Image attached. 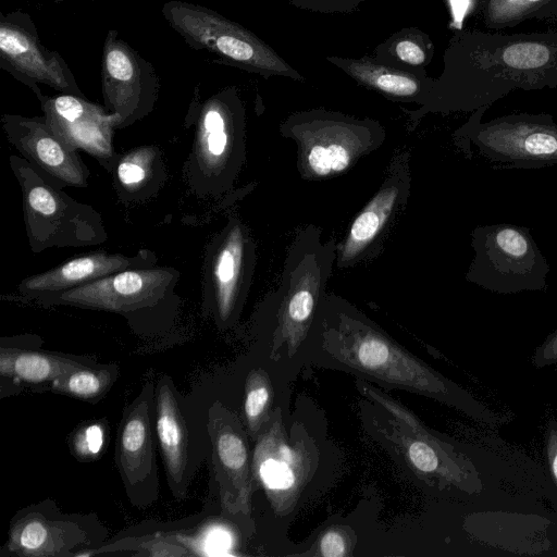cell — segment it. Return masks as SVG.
<instances>
[{
    "label": "cell",
    "instance_id": "8fae6325",
    "mask_svg": "<svg viewBox=\"0 0 557 557\" xmlns=\"http://www.w3.org/2000/svg\"><path fill=\"white\" fill-rule=\"evenodd\" d=\"M256 245L248 227L235 214L206 247L201 307L220 330L233 326L246 301L256 267Z\"/></svg>",
    "mask_w": 557,
    "mask_h": 557
},
{
    "label": "cell",
    "instance_id": "44dd1931",
    "mask_svg": "<svg viewBox=\"0 0 557 557\" xmlns=\"http://www.w3.org/2000/svg\"><path fill=\"white\" fill-rule=\"evenodd\" d=\"M154 431L169 487L175 499L183 500L203 454L195 441L181 396L166 374L156 383Z\"/></svg>",
    "mask_w": 557,
    "mask_h": 557
},
{
    "label": "cell",
    "instance_id": "d6a6232c",
    "mask_svg": "<svg viewBox=\"0 0 557 557\" xmlns=\"http://www.w3.org/2000/svg\"><path fill=\"white\" fill-rule=\"evenodd\" d=\"M357 537L354 530L347 525L327 528L313 543L308 552L299 556L349 557L354 554Z\"/></svg>",
    "mask_w": 557,
    "mask_h": 557
},
{
    "label": "cell",
    "instance_id": "d6986e66",
    "mask_svg": "<svg viewBox=\"0 0 557 557\" xmlns=\"http://www.w3.org/2000/svg\"><path fill=\"white\" fill-rule=\"evenodd\" d=\"M1 123L9 143L40 175L63 189L88 186L90 171L78 150L61 139L45 116L2 114Z\"/></svg>",
    "mask_w": 557,
    "mask_h": 557
},
{
    "label": "cell",
    "instance_id": "cb8c5ba5",
    "mask_svg": "<svg viewBox=\"0 0 557 557\" xmlns=\"http://www.w3.org/2000/svg\"><path fill=\"white\" fill-rule=\"evenodd\" d=\"M326 60L359 85L397 101L423 106L433 86V78L425 70H403L368 55L360 59L330 55Z\"/></svg>",
    "mask_w": 557,
    "mask_h": 557
},
{
    "label": "cell",
    "instance_id": "f1b7e54d",
    "mask_svg": "<svg viewBox=\"0 0 557 557\" xmlns=\"http://www.w3.org/2000/svg\"><path fill=\"white\" fill-rule=\"evenodd\" d=\"M119 374L117 364L96 362L69 371L55 380L49 391L95 404L108 394Z\"/></svg>",
    "mask_w": 557,
    "mask_h": 557
},
{
    "label": "cell",
    "instance_id": "ffe728a7",
    "mask_svg": "<svg viewBox=\"0 0 557 557\" xmlns=\"http://www.w3.org/2000/svg\"><path fill=\"white\" fill-rule=\"evenodd\" d=\"M44 116L54 133L71 148L84 150L107 171H112L119 152L113 136L117 116L86 99L69 94L38 99Z\"/></svg>",
    "mask_w": 557,
    "mask_h": 557
},
{
    "label": "cell",
    "instance_id": "d4e9b609",
    "mask_svg": "<svg viewBox=\"0 0 557 557\" xmlns=\"http://www.w3.org/2000/svg\"><path fill=\"white\" fill-rule=\"evenodd\" d=\"M120 201L138 203L154 197L168 180L162 150L141 145L120 153L111 171Z\"/></svg>",
    "mask_w": 557,
    "mask_h": 557
},
{
    "label": "cell",
    "instance_id": "8992f818",
    "mask_svg": "<svg viewBox=\"0 0 557 557\" xmlns=\"http://www.w3.org/2000/svg\"><path fill=\"white\" fill-rule=\"evenodd\" d=\"M9 164L21 188L25 232L33 252L108 240L102 216L90 205L76 201L22 156L11 154Z\"/></svg>",
    "mask_w": 557,
    "mask_h": 557
},
{
    "label": "cell",
    "instance_id": "7c38bea8",
    "mask_svg": "<svg viewBox=\"0 0 557 557\" xmlns=\"http://www.w3.org/2000/svg\"><path fill=\"white\" fill-rule=\"evenodd\" d=\"M108 529L95 513H66L51 499L16 511L1 555L81 557L106 543Z\"/></svg>",
    "mask_w": 557,
    "mask_h": 557
},
{
    "label": "cell",
    "instance_id": "d590c367",
    "mask_svg": "<svg viewBox=\"0 0 557 557\" xmlns=\"http://www.w3.org/2000/svg\"><path fill=\"white\" fill-rule=\"evenodd\" d=\"M531 362L540 369L557 364V329L535 348Z\"/></svg>",
    "mask_w": 557,
    "mask_h": 557
},
{
    "label": "cell",
    "instance_id": "5bb4252c",
    "mask_svg": "<svg viewBox=\"0 0 557 557\" xmlns=\"http://www.w3.org/2000/svg\"><path fill=\"white\" fill-rule=\"evenodd\" d=\"M156 383L148 379L124 409L115 441L114 460L129 503L151 506L159 496V476L153 430Z\"/></svg>",
    "mask_w": 557,
    "mask_h": 557
},
{
    "label": "cell",
    "instance_id": "f546056e",
    "mask_svg": "<svg viewBox=\"0 0 557 557\" xmlns=\"http://www.w3.org/2000/svg\"><path fill=\"white\" fill-rule=\"evenodd\" d=\"M482 14L485 27L497 30L557 17V0H483Z\"/></svg>",
    "mask_w": 557,
    "mask_h": 557
},
{
    "label": "cell",
    "instance_id": "9a60e30c",
    "mask_svg": "<svg viewBox=\"0 0 557 557\" xmlns=\"http://www.w3.org/2000/svg\"><path fill=\"white\" fill-rule=\"evenodd\" d=\"M104 107L117 116V129L150 114L159 97V77L151 63L119 37L107 34L101 60Z\"/></svg>",
    "mask_w": 557,
    "mask_h": 557
},
{
    "label": "cell",
    "instance_id": "1f68e13d",
    "mask_svg": "<svg viewBox=\"0 0 557 557\" xmlns=\"http://www.w3.org/2000/svg\"><path fill=\"white\" fill-rule=\"evenodd\" d=\"M107 435L108 423L104 419L88 421L72 432L69 447L78 461L91 462L102 454Z\"/></svg>",
    "mask_w": 557,
    "mask_h": 557
},
{
    "label": "cell",
    "instance_id": "ba28073f",
    "mask_svg": "<svg viewBox=\"0 0 557 557\" xmlns=\"http://www.w3.org/2000/svg\"><path fill=\"white\" fill-rule=\"evenodd\" d=\"M162 14L189 47L216 55L220 63L264 78L284 76L304 81L299 72L257 35L211 9L172 0L163 5Z\"/></svg>",
    "mask_w": 557,
    "mask_h": 557
},
{
    "label": "cell",
    "instance_id": "484cf974",
    "mask_svg": "<svg viewBox=\"0 0 557 557\" xmlns=\"http://www.w3.org/2000/svg\"><path fill=\"white\" fill-rule=\"evenodd\" d=\"M12 350V383L14 392L22 387L49 391L50 385L78 367L97 362L89 356L10 347Z\"/></svg>",
    "mask_w": 557,
    "mask_h": 557
},
{
    "label": "cell",
    "instance_id": "603a6c76",
    "mask_svg": "<svg viewBox=\"0 0 557 557\" xmlns=\"http://www.w3.org/2000/svg\"><path fill=\"white\" fill-rule=\"evenodd\" d=\"M157 255L141 248L135 255L92 251L71 258L45 272L23 278L16 286L25 299L37 302L92 283L116 272L157 265Z\"/></svg>",
    "mask_w": 557,
    "mask_h": 557
},
{
    "label": "cell",
    "instance_id": "277c9868",
    "mask_svg": "<svg viewBox=\"0 0 557 557\" xmlns=\"http://www.w3.org/2000/svg\"><path fill=\"white\" fill-rule=\"evenodd\" d=\"M185 125L194 126L191 150L183 173L197 197L228 191L246 159L245 107L235 87L190 103Z\"/></svg>",
    "mask_w": 557,
    "mask_h": 557
},
{
    "label": "cell",
    "instance_id": "8d00e7d4",
    "mask_svg": "<svg viewBox=\"0 0 557 557\" xmlns=\"http://www.w3.org/2000/svg\"><path fill=\"white\" fill-rule=\"evenodd\" d=\"M55 2H61V1H64V0H53ZM89 1H100V0H89Z\"/></svg>",
    "mask_w": 557,
    "mask_h": 557
},
{
    "label": "cell",
    "instance_id": "4fadbf2b",
    "mask_svg": "<svg viewBox=\"0 0 557 557\" xmlns=\"http://www.w3.org/2000/svg\"><path fill=\"white\" fill-rule=\"evenodd\" d=\"M487 107L473 111L458 131L492 162L517 169L557 163V124L547 113H512L482 122Z\"/></svg>",
    "mask_w": 557,
    "mask_h": 557
},
{
    "label": "cell",
    "instance_id": "e575fe53",
    "mask_svg": "<svg viewBox=\"0 0 557 557\" xmlns=\"http://www.w3.org/2000/svg\"><path fill=\"white\" fill-rule=\"evenodd\" d=\"M364 1L368 0H289L297 8L320 13L352 12Z\"/></svg>",
    "mask_w": 557,
    "mask_h": 557
},
{
    "label": "cell",
    "instance_id": "ac0fdd59",
    "mask_svg": "<svg viewBox=\"0 0 557 557\" xmlns=\"http://www.w3.org/2000/svg\"><path fill=\"white\" fill-rule=\"evenodd\" d=\"M375 428L429 486L441 490L455 487L469 495L481 490L480 475L471 460L432 431L418 434L396 419H388L386 425L375 423Z\"/></svg>",
    "mask_w": 557,
    "mask_h": 557
},
{
    "label": "cell",
    "instance_id": "7a4b0ae2",
    "mask_svg": "<svg viewBox=\"0 0 557 557\" xmlns=\"http://www.w3.org/2000/svg\"><path fill=\"white\" fill-rule=\"evenodd\" d=\"M322 348L338 363L382 383L443 401L475 421L496 425L495 412L410 354L371 321L346 311L336 313L333 324L322 322Z\"/></svg>",
    "mask_w": 557,
    "mask_h": 557
},
{
    "label": "cell",
    "instance_id": "836d02e7",
    "mask_svg": "<svg viewBox=\"0 0 557 557\" xmlns=\"http://www.w3.org/2000/svg\"><path fill=\"white\" fill-rule=\"evenodd\" d=\"M543 460L547 497L557 510V419H547L543 438Z\"/></svg>",
    "mask_w": 557,
    "mask_h": 557
},
{
    "label": "cell",
    "instance_id": "30bf717a",
    "mask_svg": "<svg viewBox=\"0 0 557 557\" xmlns=\"http://www.w3.org/2000/svg\"><path fill=\"white\" fill-rule=\"evenodd\" d=\"M288 437L280 408L260 431L251 459L252 481L277 516L290 513L317 468L319 450L301 424Z\"/></svg>",
    "mask_w": 557,
    "mask_h": 557
},
{
    "label": "cell",
    "instance_id": "6da1fadb",
    "mask_svg": "<svg viewBox=\"0 0 557 557\" xmlns=\"http://www.w3.org/2000/svg\"><path fill=\"white\" fill-rule=\"evenodd\" d=\"M557 88V30L499 34L460 30L419 112H473L513 90Z\"/></svg>",
    "mask_w": 557,
    "mask_h": 557
},
{
    "label": "cell",
    "instance_id": "4dcf8cb0",
    "mask_svg": "<svg viewBox=\"0 0 557 557\" xmlns=\"http://www.w3.org/2000/svg\"><path fill=\"white\" fill-rule=\"evenodd\" d=\"M272 401L273 386L269 374L262 368L252 369L245 381L244 419L247 433L255 441L271 418Z\"/></svg>",
    "mask_w": 557,
    "mask_h": 557
},
{
    "label": "cell",
    "instance_id": "4316f807",
    "mask_svg": "<svg viewBox=\"0 0 557 557\" xmlns=\"http://www.w3.org/2000/svg\"><path fill=\"white\" fill-rule=\"evenodd\" d=\"M181 532L176 530H160L145 533L133 532L88 549L81 557L100 555L145 557L194 556L190 548L180 539Z\"/></svg>",
    "mask_w": 557,
    "mask_h": 557
},
{
    "label": "cell",
    "instance_id": "3957f363",
    "mask_svg": "<svg viewBox=\"0 0 557 557\" xmlns=\"http://www.w3.org/2000/svg\"><path fill=\"white\" fill-rule=\"evenodd\" d=\"M180 277L181 272L173 267L128 269L36 304L116 313L135 333L156 335L170 330L177 320L182 305L176 292Z\"/></svg>",
    "mask_w": 557,
    "mask_h": 557
},
{
    "label": "cell",
    "instance_id": "52a82bcc",
    "mask_svg": "<svg viewBox=\"0 0 557 557\" xmlns=\"http://www.w3.org/2000/svg\"><path fill=\"white\" fill-rule=\"evenodd\" d=\"M281 133L295 141L298 171L307 180L347 171L385 139L377 121L323 109L292 114L281 125Z\"/></svg>",
    "mask_w": 557,
    "mask_h": 557
},
{
    "label": "cell",
    "instance_id": "83f0119b",
    "mask_svg": "<svg viewBox=\"0 0 557 557\" xmlns=\"http://www.w3.org/2000/svg\"><path fill=\"white\" fill-rule=\"evenodd\" d=\"M433 55L430 36L417 27L403 28L375 48V59L408 71L424 70Z\"/></svg>",
    "mask_w": 557,
    "mask_h": 557
},
{
    "label": "cell",
    "instance_id": "9c48e42d",
    "mask_svg": "<svg viewBox=\"0 0 557 557\" xmlns=\"http://www.w3.org/2000/svg\"><path fill=\"white\" fill-rule=\"evenodd\" d=\"M473 260L468 282L498 294L544 292L549 264L529 228L499 223L472 232Z\"/></svg>",
    "mask_w": 557,
    "mask_h": 557
},
{
    "label": "cell",
    "instance_id": "e0dca14e",
    "mask_svg": "<svg viewBox=\"0 0 557 557\" xmlns=\"http://www.w3.org/2000/svg\"><path fill=\"white\" fill-rule=\"evenodd\" d=\"M207 430L222 510L250 520L253 481L248 433L238 416L220 401L208 410Z\"/></svg>",
    "mask_w": 557,
    "mask_h": 557
},
{
    "label": "cell",
    "instance_id": "7402d4cb",
    "mask_svg": "<svg viewBox=\"0 0 557 557\" xmlns=\"http://www.w3.org/2000/svg\"><path fill=\"white\" fill-rule=\"evenodd\" d=\"M408 152L397 156L379 190L352 220L347 235L338 244L336 265L348 268L359 262L379 242L410 190Z\"/></svg>",
    "mask_w": 557,
    "mask_h": 557
},
{
    "label": "cell",
    "instance_id": "5b68a950",
    "mask_svg": "<svg viewBox=\"0 0 557 557\" xmlns=\"http://www.w3.org/2000/svg\"><path fill=\"white\" fill-rule=\"evenodd\" d=\"M338 244L322 242L321 231L307 226L293 240L277 288L267 299L274 306L275 327L270 358L277 360L283 345L293 357L307 338L318 309L326 299V286Z\"/></svg>",
    "mask_w": 557,
    "mask_h": 557
},
{
    "label": "cell",
    "instance_id": "2e32d148",
    "mask_svg": "<svg viewBox=\"0 0 557 557\" xmlns=\"http://www.w3.org/2000/svg\"><path fill=\"white\" fill-rule=\"evenodd\" d=\"M0 65L40 99L38 84L60 94L85 97L63 58L39 40L29 15L13 11L0 17Z\"/></svg>",
    "mask_w": 557,
    "mask_h": 557
}]
</instances>
